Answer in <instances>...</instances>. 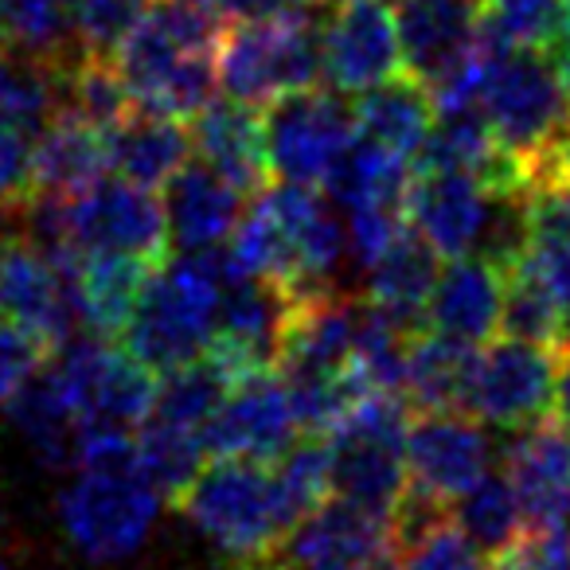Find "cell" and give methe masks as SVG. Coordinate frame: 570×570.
Instances as JSON below:
<instances>
[{"label":"cell","instance_id":"cell-1","mask_svg":"<svg viewBox=\"0 0 570 570\" xmlns=\"http://www.w3.org/2000/svg\"><path fill=\"white\" fill-rule=\"evenodd\" d=\"M71 469L75 476L56 504L67 543L98 567L134 559L160 512V492L145 476L137 438L118 426H82Z\"/></svg>","mask_w":570,"mask_h":570},{"label":"cell","instance_id":"cell-2","mask_svg":"<svg viewBox=\"0 0 570 570\" xmlns=\"http://www.w3.org/2000/svg\"><path fill=\"white\" fill-rule=\"evenodd\" d=\"M173 504L230 570L277 559L302 520L274 461L215 458L212 465H199Z\"/></svg>","mask_w":570,"mask_h":570},{"label":"cell","instance_id":"cell-3","mask_svg":"<svg viewBox=\"0 0 570 570\" xmlns=\"http://www.w3.org/2000/svg\"><path fill=\"white\" fill-rule=\"evenodd\" d=\"M230 24L199 17L168 0H149L126 40L114 48V67L134 106L191 121L219 87L215 51Z\"/></svg>","mask_w":570,"mask_h":570},{"label":"cell","instance_id":"cell-4","mask_svg":"<svg viewBox=\"0 0 570 570\" xmlns=\"http://www.w3.org/2000/svg\"><path fill=\"white\" fill-rule=\"evenodd\" d=\"M223 269L212 254H180L165 258L137 305L126 336V352H134L145 367L168 375L191 364L207 348L219 321Z\"/></svg>","mask_w":570,"mask_h":570},{"label":"cell","instance_id":"cell-5","mask_svg":"<svg viewBox=\"0 0 570 570\" xmlns=\"http://www.w3.org/2000/svg\"><path fill=\"white\" fill-rule=\"evenodd\" d=\"M492 137L531 168L570 126V95L539 43H512L489 63L476 95Z\"/></svg>","mask_w":570,"mask_h":570},{"label":"cell","instance_id":"cell-6","mask_svg":"<svg viewBox=\"0 0 570 570\" xmlns=\"http://www.w3.org/2000/svg\"><path fill=\"white\" fill-rule=\"evenodd\" d=\"M411 426L403 395L367 391L328 434V476L341 500L375 515H395L406 492L403 442Z\"/></svg>","mask_w":570,"mask_h":570},{"label":"cell","instance_id":"cell-7","mask_svg":"<svg viewBox=\"0 0 570 570\" xmlns=\"http://www.w3.org/2000/svg\"><path fill=\"white\" fill-rule=\"evenodd\" d=\"M215 71L227 98L274 106L321 82V28L309 20L235 24L223 32Z\"/></svg>","mask_w":570,"mask_h":570},{"label":"cell","instance_id":"cell-8","mask_svg":"<svg viewBox=\"0 0 570 570\" xmlns=\"http://www.w3.org/2000/svg\"><path fill=\"white\" fill-rule=\"evenodd\" d=\"M63 395L71 399L79 426H118L134 430L149 419L157 403V372L145 367L134 352L114 348L102 336L90 341H67L59 352H51Z\"/></svg>","mask_w":570,"mask_h":570},{"label":"cell","instance_id":"cell-9","mask_svg":"<svg viewBox=\"0 0 570 570\" xmlns=\"http://www.w3.org/2000/svg\"><path fill=\"white\" fill-rule=\"evenodd\" d=\"M352 134H356L352 106H344V95H336L333 87H309L302 95L282 98L266 114L269 173H277L285 184L321 188L344 160Z\"/></svg>","mask_w":570,"mask_h":570},{"label":"cell","instance_id":"cell-10","mask_svg":"<svg viewBox=\"0 0 570 570\" xmlns=\"http://www.w3.org/2000/svg\"><path fill=\"white\" fill-rule=\"evenodd\" d=\"M554 348L500 336L473 352L461 411L497 430H520L551 411Z\"/></svg>","mask_w":570,"mask_h":570},{"label":"cell","instance_id":"cell-11","mask_svg":"<svg viewBox=\"0 0 570 570\" xmlns=\"http://www.w3.org/2000/svg\"><path fill=\"white\" fill-rule=\"evenodd\" d=\"M0 317L32 333L48 352H59L75 328L71 269L32 230L0 235Z\"/></svg>","mask_w":570,"mask_h":570},{"label":"cell","instance_id":"cell-12","mask_svg":"<svg viewBox=\"0 0 570 570\" xmlns=\"http://www.w3.org/2000/svg\"><path fill=\"white\" fill-rule=\"evenodd\" d=\"M406 492L450 508L492 469V438L465 411H419L403 442Z\"/></svg>","mask_w":570,"mask_h":570},{"label":"cell","instance_id":"cell-13","mask_svg":"<svg viewBox=\"0 0 570 570\" xmlns=\"http://www.w3.org/2000/svg\"><path fill=\"white\" fill-rule=\"evenodd\" d=\"M297 438L302 426H297L294 395L285 387L282 372L269 364L230 383L204 442L212 458L277 461Z\"/></svg>","mask_w":570,"mask_h":570},{"label":"cell","instance_id":"cell-14","mask_svg":"<svg viewBox=\"0 0 570 570\" xmlns=\"http://www.w3.org/2000/svg\"><path fill=\"white\" fill-rule=\"evenodd\" d=\"M406 75L387 0H344L321 28V79L336 95H364Z\"/></svg>","mask_w":570,"mask_h":570},{"label":"cell","instance_id":"cell-15","mask_svg":"<svg viewBox=\"0 0 570 570\" xmlns=\"http://www.w3.org/2000/svg\"><path fill=\"white\" fill-rule=\"evenodd\" d=\"M391 554H395V531L387 515L336 497L297 520L277 559L285 570H372Z\"/></svg>","mask_w":570,"mask_h":570},{"label":"cell","instance_id":"cell-16","mask_svg":"<svg viewBox=\"0 0 570 570\" xmlns=\"http://www.w3.org/2000/svg\"><path fill=\"white\" fill-rule=\"evenodd\" d=\"M492 212V188L461 168H414L406 188V223L438 254L461 258L481 250Z\"/></svg>","mask_w":570,"mask_h":570},{"label":"cell","instance_id":"cell-17","mask_svg":"<svg viewBox=\"0 0 570 570\" xmlns=\"http://www.w3.org/2000/svg\"><path fill=\"white\" fill-rule=\"evenodd\" d=\"M391 12L406 75L426 90L465 63L484 24V0H395Z\"/></svg>","mask_w":570,"mask_h":570},{"label":"cell","instance_id":"cell-18","mask_svg":"<svg viewBox=\"0 0 570 570\" xmlns=\"http://www.w3.org/2000/svg\"><path fill=\"white\" fill-rule=\"evenodd\" d=\"M500 305H504V269L497 262L484 254L445 258L426 297L422 328L481 348L500 333Z\"/></svg>","mask_w":570,"mask_h":570},{"label":"cell","instance_id":"cell-19","mask_svg":"<svg viewBox=\"0 0 570 570\" xmlns=\"http://www.w3.org/2000/svg\"><path fill=\"white\" fill-rule=\"evenodd\" d=\"M110 173V129H102L87 114L63 102L32 141L28 199L79 196V191H87L90 184H98Z\"/></svg>","mask_w":570,"mask_h":570},{"label":"cell","instance_id":"cell-20","mask_svg":"<svg viewBox=\"0 0 570 570\" xmlns=\"http://www.w3.org/2000/svg\"><path fill=\"white\" fill-rule=\"evenodd\" d=\"M504 473L512 481L528 528H559L570 497V430L559 419H535L508 430Z\"/></svg>","mask_w":570,"mask_h":570},{"label":"cell","instance_id":"cell-21","mask_svg":"<svg viewBox=\"0 0 570 570\" xmlns=\"http://www.w3.org/2000/svg\"><path fill=\"white\" fill-rule=\"evenodd\" d=\"M191 153L204 160L212 173H219L227 184H235L243 196H258L269 180L266 157V121L258 106L246 102H207L191 118Z\"/></svg>","mask_w":570,"mask_h":570},{"label":"cell","instance_id":"cell-22","mask_svg":"<svg viewBox=\"0 0 570 570\" xmlns=\"http://www.w3.org/2000/svg\"><path fill=\"white\" fill-rule=\"evenodd\" d=\"M157 262L137 254L90 250L71 258V294L75 317L102 341H114L129 328L145 289H149Z\"/></svg>","mask_w":570,"mask_h":570},{"label":"cell","instance_id":"cell-23","mask_svg":"<svg viewBox=\"0 0 570 570\" xmlns=\"http://www.w3.org/2000/svg\"><path fill=\"white\" fill-rule=\"evenodd\" d=\"M165 188L168 238L184 254L219 250L243 215V191L223 180L219 173H212L204 160H188Z\"/></svg>","mask_w":570,"mask_h":570},{"label":"cell","instance_id":"cell-24","mask_svg":"<svg viewBox=\"0 0 570 570\" xmlns=\"http://www.w3.org/2000/svg\"><path fill=\"white\" fill-rule=\"evenodd\" d=\"M356 141L414 165L430 126H434V98L414 75H395L380 87L364 90L352 106Z\"/></svg>","mask_w":570,"mask_h":570},{"label":"cell","instance_id":"cell-25","mask_svg":"<svg viewBox=\"0 0 570 570\" xmlns=\"http://www.w3.org/2000/svg\"><path fill=\"white\" fill-rule=\"evenodd\" d=\"M114 173L141 188H165L176 173L191 160V129L184 118L134 106L110 129Z\"/></svg>","mask_w":570,"mask_h":570},{"label":"cell","instance_id":"cell-26","mask_svg":"<svg viewBox=\"0 0 570 570\" xmlns=\"http://www.w3.org/2000/svg\"><path fill=\"white\" fill-rule=\"evenodd\" d=\"M4 406H9V426L43 469H71L82 426L51 367H36Z\"/></svg>","mask_w":570,"mask_h":570},{"label":"cell","instance_id":"cell-27","mask_svg":"<svg viewBox=\"0 0 570 570\" xmlns=\"http://www.w3.org/2000/svg\"><path fill=\"white\" fill-rule=\"evenodd\" d=\"M438 254L414 235L411 227L380 254L367 269V289L364 302L383 309L406 328H422V313H426V297L434 289L438 277Z\"/></svg>","mask_w":570,"mask_h":570},{"label":"cell","instance_id":"cell-28","mask_svg":"<svg viewBox=\"0 0 570 570\" xmlns=\"http://www.w3.org/2000/svg\"><path fill=\"white\" fill-rule=\"evenodd\" d=\"M473 352L476 348H469V344H458L450 336L419 328L411 348H406V372H403L406 406H419V411H461Z\"/></svg>","mask_w":570,"mask_h":570},{"label":"cell","instance_id":"cell-29","mask_svg":"<svg viewBox=\"0 0 570 570\" xmlns=\"http://www.w3.org/2000/svg\"><path fill=\"white\" fill-rule=\"evenodd\" d=\"M75 0H0V32L12 51L67 67L79 59L71 24Z\"/></svg>","mask_w":570,"mask_h":570},{"label":"cell","instance_id":"cell-30","mask_svg":"<svg viewBox=\"0 0 570 570\" xmlns=\"http://www.w3.org/2000/svg\"><path fill=\"white\" fill-rule=\"evenodd\" d=\"M450 520L461 535L473 547H481L484 554H497L500 547H508L520 535L528 523H523V508L515 497L508 473H484L473 489H465L450 504Z\"/></svg>","mask_w":570,"mask_h":570},{"label":"cell","instance_id":"cell-31","mask_svg":"<svg viewBox=\"0 0 570 570\" xmlns=\"http://www.w3.org/2000/svg\"><path fill=\"white\" fill-rule=\"evenodd\" d=\"M562 317L567 305L535 282L523 269H504V305H500V336L512 341L543 344V348H559L562 344Z\"/></svg>","mask_w":570,"mask_h":570},{"label":"cell","instance_id":"cell-32","mask_svg":"<svg viewBox=\"0 0 570 570\" xmlns=\"http://www.w3.org/2000/svg\"><path fill=\"white\" fill-rule=\"evenodd\" d=\"M395 551H399L395 562L399 570H489L484 551L453 528L450 515H442V520L399 539Z\"/></svg>","mask_w":570,"mask_h":570},{"label":"cell","instance_id":"cell-33","mask_svg":"<svg viewBox=\"0 0 570 570\" xmlns=\"http://www.w3.org/2000/svg\"><path fill=\"white\" fill-rule=\"evenodd\" d=\"M149 0H75L71 24L82 56H114Z\"/></svg>","mask_w":570,"mask_h":570},{"label":"cell","instance_id":"cell-34","mask_svg":"<svg viewBox=\"0 0 570 570\" xmlns=\"http://www.w3.org/2000/svg\"><path fill=\"white\" fill-rule=\"evenodd\" d=\"M570 0H484V24L508 43H543Z\"/></svg>","mask_w":570,"mask_h":570},{"label":"cell","instance_id":"cell-35","mask_svg":"<svg viewBox=\"0 0 570 570\" xmlns=\"http://www.w3.org/2000/svg\"><path fill=\"white\" fill-rule=\"evenodd\" d=\"M489 570H570V535L562 528H523L489 554Z\"/></svg>","mask_w":570,"mask_h":570},{"label":"cell","instance_id":"cell-36","mask_svg":"<svg viewBox=\"0 0 570 570\" xmlns=\"http://www.w3.org/2000/svg\"><path fill=\"white\" fill-rule=\"evenodd\" d=\"M32 141L24 126L0 114V212L28 204V173H32Z\"/></svg>","mask_w":570,"mask_h":570},{"label":"cell","instance_id":"cell-37","mask_svg":"<svg viewBox=\"0 0 570 570\" xmlns=\"http://www.w3.org/2000/svg\"><path fill=\"white\" fill-rule=\"evenodd\" d=\"M48 356L51 352L43 348L32 333H24L20 325L0 317V406L9 403L12 391H17L36 367H43Z\"/></svg>","mask_w":570,"mask_h":570},{"label":"cell","instance_id":"cell-38","mask_svg":"<svg viewBox=\"0 0 570 570\" xmlns=\"http://www.w3.org/2000/svg\"><path fill=\"white\" fill-rule=\"evenodd\" d=\"M321 0H223L230 24H277V20H309Z\"/></svg>","mask_w":570,"mask_h":570},{"label":"cell","instance_id":"cell-39","mask_svg":"<svg viewBox=\"0 0 570 570\" xmlns=\"http://www.w3.org/2000/svg\"><path fill=\"white\" fill-rule=\"evenodd\" d=\"M551 406L554 419L570 430V341H562L554 348V387H551Z\"/></svg>","mask_w":570,"mask_h":570},{"label":"cell","instance_id":"cell-40","mask_svg":"<svg viewBox=\"0 0 570 570\" xmlns=\"http://www.w3.org/2000/svg\"><path fill=\"white\" fill-rule=\"evenodd\" d=\"M539 48L547 51V59H551V67L559 71L562 87H567V95H570V9H567V17L551 28V36H547Z\"/></svg>","mask_w":570,"mask_h":570},{"label":"cell","instance_id":"cell-41","mask_svg":"<svg viewBox=\"0 0 570 570\" xmlns=\"http://www.w3.org/2000/svg\"><path fill=\"white\" fill-rule=\"evenodd\" d=\"M559 528L570 535V497H567V504H562V520H559Z\"/></svg>","mask_w":570,"mask_h":570},{"label":"cell","instance_id":"cell-42","mask_svg":"<svg viewBox=\"0 0 570 570\" xmlns=\"http://www.w3.org/2000/svg\"><path fill=\"white\" fill-rule=\"evenodd\" d=\"M250 570H285V567H282V559H269V562H262V567H250Z\"/></svg>","mask_w":570,"mask_h":570},{"label":"cell","instance_id":"cell-43","mask_svg":"<svg viewBox=\"0 0 570 570\" xmlns=\"http://www.w3.org/2000/svg\"><path fill=\"white\" fill-rule=\"evenodd\" d=\"M372 570H399V567H395V554H391V559H383V562H375Z\"/></svg>","mask_w":570,"mask_h":570},{"label":"cell","instance_id":"cell-44","mask_svg":"<svg viewBox=\"0 0 570 570\" xmlns=\"http://www.w3.org/2000/svg\"><path fill=\"white\" fill-rule=\"evenodd\" d=\"M562 341H570V305H567V317H562Z\"/></svg>","mask_w":570,"mask_h":570},{"label":"cell","instance_id":"cell-45","mask_svg":"<svg viewBox=\"0 0 570 570\" xmlns=\"http://www.w3.org/2000/svg\"><path fill=\"white\" fill-rule=\"evenodd\" d=\"M0 570H9V562H4V554H0Z\"/></svg>","mask_w":570,"mask_h":570},{"label":"cell","instance_id":"cell-46","mask_svg":"<svg viewBox=\"0 0 570 570\" xmlns=\"http://www.w3.org/2000/svg\"><path fill=\"white\" fill-rule=\"evenodd\" d=\"M4 48H9V43H4V32H0V51H4Z\"/></svg>","mask_w":570,"mask_h":570},{"label":"cell","instance_id":"cell-47","mask_svg":"<svg viewBox=\"0 0 570 570\" xmlns=\"http://www.w3.org/2000/svg\"><path fill=\"white\" fill-rule=\"evenodd\" d=\"M336 4H344V0H336Z\"/></svg>","mask_w":570,"mask_h":570}]
</instances>
